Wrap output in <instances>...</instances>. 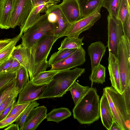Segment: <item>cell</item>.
<instances>
[{"label": "cell", "mask_w": 130, "mask_h": 130, "mask_svg": "<svg viewBox=\"0 0 130 130\" xmlns=\"http://www.w3.org/2000/svg\"><path fill=\"white\" fill-rule=\"evenodd\" d=\"M71 112L68 108L60 107L53 109L47 114V121H54L57 123L70 117Z\"/></svg>", "instance_id": "22"}, {"label": "cell", "mask_w": 130, "mask_h": 130, "mask_svg": "<svg viewBox=\"0 0 130 130\" xmlns=\"http://www.w3.org/2000/svg\"><path fill=\"white\" fill-rule=\"evenodd\" d=\"M121 130L119 124L115 121H114L111 126L110 130Z\"/></svg>", "instance_id": "44"}, {"label": "cell", "mask_w": 130, "mask_h": 130, "mask_svg": "<svg viewBox=\"0 0 130 130\" xmlns=\"http://www.w3.org/2000/svg\"><path fill=\"white\" fill-rule=\"evenodd\" d=\"M47 84L36 85L29 80L23 88L19 93L18 104L31 102L37 100L45 89Z\"/></svg>", "instance_id": "13"}, {"label": "cell", "mask_w": 130, "mask_h": 130, "mask_svg": "<svg viewBox=\"0 0 130 130\" xmlns=\"http://www.w3.org/2000/svg\"><path fill=\"white\" fill-rule=\"evenodd\" d=\"M1 1V0H0V1Z\"/></svg>", "instance_id": "47"}, {"label": "cell", "mask_w": 130, "mask_h": 130, "mask_svg": "<svg viewBox=\"0 0 130 130\" xmlns=\"http://www.w3.org/2000/svg\"><path fill=\"white\" fill-rule=\"evenodd\" d=\"M104 0H78L82 18L101 9Z\"/></svg>", "instance_id": "20"}, {"label": "cell", "mask_w": 130, "mask_h": 130, "mask_svg": "<svg viewBox=\"0 0 130 130\" xmlns=\"http://www.w3.org/2000/svg\"><path fill=\"white\" fill-rule=\"evenodd\" d=\"M120 0H104L103 7L106 9L109 14L117 17V8Z\"/></svg>", "instance_id": "33"}, {"label": "cell", "mask_w": 130, "mask_h": 130, "mask_svg": "<svg viewBox=\"0 0 130 130\" xmlns=\"http://www.w3.org/2000/svg\"><path fill=\"white\" fill-rule=\"evenodd\" d=\"M25 109H22L15 115L6 118L0 121V129L5 128L14 122Z\"/></svg>", "instance_id": "35"}, {"label": "cell", "mask_w": 130, "mask_h": 130, "mask_svg": "<svg viewBox=\"0 0 130 130\" xmlns=\"http://www.w3.org/2000/svg\"><path fill=\"white\" fill-rule=\"evenodd\" d=\"M85 71V69L79 68L60 71L47 84L45 91L37 100L62 97L72 84Z\"/></svg>", "instance_id": "4"}, {"label": "cell", "mask_w": 130, "mask_h": 130, "mask_svg": "<svg viewBox=\"0 0 130 130\" xmlns=\"http://www.w3.org/2000/svg\"><path fill=\"white\" fill-rule=\"evenodd\" d=\"M39 105V104L36 101L31 102L15 120L14 122L20 127V130H22L26 119L30 111Z\"/></svg>", "instance_id": "29"}, {"label": "cell", "mask_w": 130, "mask_h": 130, "mask_svg": "<svg viewBox=\"0 0 130 130\" xmlns=\"http://www.w3.org/2000/svg\"><path fill=\"white\" fill-rule=\"evenodd\" d=\"M108 100L114 120L121 130H130V87L121 94L113 88L103 89Z\"/></svg>", "instance_id": "1"}, {"label": "cell", "mask_w": 130, "mask_h": 130, "mask_svg": "<svg viewBox=\"0 0 130 130\" xmlns=\"http://www.w3.org/2000/svg\"><path fill=\"white\" fill-rule=\"evenodd\" d=\"M11 57L17 60L27 70L29 66V51L28 48L23 47L20 44L15 46L12 52Z\"/></svg>", "instance_id": "21"}, {"label": "cell", "mask_w": 130, "mask_h": 130, "mask_svg": "<svg viewBox=\"0 0 130 130\" xmlns=\"http://www.w3.org/2000/svg\"><path fill=\"white\" fill-rule=\"evenodd\" d=\"M100 10L83 17L79 20L71 24L65 36L78 37L82 33L89 29L100 19Z\"/></svg>", "instance_id": "11"}, {"label": "cell", "mask_w": 130, "mask_h": 130, "mask_svg": "<svg viewBox=\"0 0 130 130\" xmlns=\"http://www.w3.org/2000/svg\"><path fill=\"white\" fill-rule=\"evenodd\" d=\"M47 108L44 106L32 109L30 111L24 124L22 130H35L45 119Z\"/></svg>", "instance_id": "14"}, {"label": "cell", "mask_w": 130, "mask_h": 130, "mask_svg": "<svg viewBox=\"0 0 130 130\" xmlns=\"http://www.w3.org/2000/svg\"><path fill=\"white\" fill-rule=\"evenodd\" d=\"M33 8L32 0H15L10 19V28L22 25Z\"/></svg>", "instance_id": "9"}, {"label": "cell", "mask_w": 130, "mask_h": 130, "mask_svg": "<svg viewBox=\"0 0 130 130\" xmlns=\"http://www.w3.org/2000/svg\"><path fill=\"white\" fill-rule=\"evenodd\" d=\"M86 52L82 46L62 61L51 66V70L59 71L70 69L83 64L86 61Z\"/></svg>", "instance_id": "12"}, {"label": "cell", "mask_w": 130, "mask_h": 130, "mask_svg": "<svg viewBox=\"0 0 130 130\" xmlns=\"http://www.w3.org/2000/svg\"><path fill=\"white\" fill-rule=\"evenodd\" d=\"M122 25L124 35L130 40V12L128 13Z\"/></svg>", "instance_id": "37"}, {"label": "cell", "mask_w": 130, "mask_h": 130, "mask_svg": "<svg viewBox=\"0 0 130 130\" xmlns=\"http://www.w3.org/2000/svg\"><path fill=\"white\" fill-rule=\"evenodd\" d=\"M60 71L50 70L42 72L30 80L36 85L48 84L52 80L54 76Z\"/></svg>", "instance_id": "24"}, {"label": "cell", "mask_w": 130, "mask_h": 130, "mask_svg": "<svg viewBox=\"0 0 130 130\" xmlns=\"http://www.w3.org/2000/svg\"><path fill=\"white\" fill-rule=\"evenodd\" d=\"M76 49H63L58 50L53 53L48 61L49 67L65 59L71 54Z\"/></svg>", "instance_id": "28"}, {"label": "cell", "mask_w": 130, "mask_h": 130, "mask_svg": "<svg viewBox=\"0 0 130 130\" xmlns=\"http://www.w3.org/2000/svg\"><path fill=\"white\" fill-rule=\"evenodd\" d=\"M105 67L100 64L93 71L89 76V80L91 82L92 87L93 83L103 84L105 81L106 77Z\"/></svg>", "instance_id": "26"}, {"label": "cell", "mask_w": 130, "mask_h": 130, "mask_svg": "<svg viewBox=\"0 0 130 130\" xmlns=\"http://www.w3.org/2000/svg\"><path fill=\"white\" fill-rule=\"evenodd\" d=\"M15 0H1L0 2V28H10V19Z\"/></svg>", "instance_id": "19"}, {"label": "cell", "mask_w": 130, "mask_h": 130, "mask_svg": "<svg viewBox=\"0 0 130 130\" xmlns=\"http://www.w3.org/2000/svg\"><path fill=\"white\" fill-rule=\"evenodd\" d=\"M100 96L96 88L90 87L73 109L74 118L81 124H91L100 117Z\"/></svg>", "instance_id": "3"}, {"label": "cell", "mask_w": 130, "mask_h": 130, "mask_svg": "<svg viewBox=\"0 0 130 130\" xmlns=\"http://www.w3.org/2000/svg\"><path fill=\"white\" fill-rule=\"evenodd\" d=\"M15 37L12 38H6L0 40V52L9 45L14 39Z\"/></svg>", "instance_id": "42"}, {"label": "cell", "mask_w": 130, "mask_h": 130, "mask_svg": "<svg viewBox=\"0 0 130 130\" xmlns=\"http://www.w3.org/2000/svg\"><path fill=\"white\" fill-rule=\"evenodd\" d=\"M14 59L11 56L0 65V73L6 72L12 62Z\"/></svg>", "instance_id": "40"}, {"label": "cell", "mask_w": 130, "mask_h": 130, "mask_svg": "<svg viewBox=\"0 0 130 130\" xmlns=\"http://www.w3.org/2000/svg\"><path fill=\"white\" fill-rule=\"evenodd\" d=\"M58 38L54 35L43 37L30 48L28 72L30 80L49 67L47 60L54 43Z\"/></svg>", "instance_id": "2"}, {"label": "cell", "mask_w": 130, "mask_h": 130, "mask_svg": "<svg viewBox=\"0 0 130 130\" xmlns=\"http://www.w3.org/2000/svg\"><path fill=\"white\" fill-rule=\"evenodd\" d=\"M16 72H4L0 73V89L9 84L16 78Z\"/></svg>", "instance_id": "34"}, {"label": "cell", "mask_w": 130, "mask_h": 130, "mask_svg": "<svg viewBox=\"0 0 130 130\" xmlns=\"http://www.w3.org/2000/svg\"><path fill=\"white\" fill-rule=\"evenodd\" d=\"M16 72L15 85L19 93L29 80L28 73L26 69L22 65Z\"/></svg>", "instance_id": "27"}, {"label": "cell", "mask_w": 130, "mask_h": 130, "mask_svg": "<svg viewBox=\"0 0 130 130\" xmlns=\"http://www.w3.org/2000/svg\"><path fill=\"white\" fill-rule=\"evenodd\" d=\"M22 35L20 33L9 45L0 52V61L6 58L11 55L14 47L21 38Z\"/></svg>", "instance_id": "32"}, {"label": "cell", "mask_w": 130, "mask_h": 130, "mask_svg": "<svg viewBox=\"0 0 130 130\" xmlns=\"http://www.w3.org/2000/svg\"><path fill=\"white\" fill-rule=\"evenodd\" d=\"M106 51V47L101 41L92 43L88 47L87 51L91 60V71L100 64Z\"/></svg>", "instance_id": "16"}, {"label": "cell", "mask_w": 130, "mask_h": 130, "mask_svg": "<svg viewBox=\"0 0 130 130\" xmlns=\"http://www.w3.org/2000/svg\"><path fill=\"white\" fill-rule=\"evenodd\" d=\"M100 114L103 126L110 130L114 118L107 98L104 92L100 100Z\"/></svg>", "instance_id": "18"}, {"label": "cell", "mask_w": 130, "mask_h": 130, "mask_svg": "<svg viewBox=\"0 0 130 130\" xmlns=\"http://www.w3.org/2000/svg\"><path fill=\"white\" fill-rule=\"evenodd\" d=\"M84 37H67L62 41L58 50L63 49H76L80 48L84 45L83 42Z\"/></svg>", "instance_id": "25"}, {"label": "cell", "mask_w": 130, "mask_h": 130, "mask_svg": "<svg viewBox=\"0 0 130 130\" xmlns=\"http://www.w3.org/2000/svg\"><path fill=\"white\" fill-rule=\"evenodd\" d=\"M17 97L14 98L7 108L0 115V122L2 121L8 115L16 102Z\"/></svg>", "instance_id": "39"}, {"label": "cell", "mask_w": 130, "mask_h": 130, "mask_svg": "<svg viewBox=\"0 0 130 130\" xmlns=\"http://www.w3.org/2000/svg\"><path fill=\"white\" fill-rule=\"evenodd\" d=\"M4 129L5 130H20V127L17 124L12 123Z\"/></svg>", "instance_id": "43"}, {"label": "cell", "mask_w": 130, "mask_h": 130, "mask_svg": "<svg viewBox=\"0 0 130 130\" xmlns=\"http://www.w3.org/2000/svg\"><path fill=\"white\" fill-rule=\"evenodd\" d=\"M58 5L70 24L82 18L78 0H62Z\"/></svg>", "instance_id": "15"}, {"label": "cell", "mask_w": 130, "mask_h": 130, "mask_svg": "<svg viewBox=\"0 0 130 130\" xmlns=\"http://www.w3.org/2000/svg\"><path fill=\"white\" fill-rule=\"evenodd\" d=\"M108 69L111 87L121 94L118 60L116 56L109 52Z\"/></svg>", "instance_id": "17"}, {"label": "cell", "mask_w": 130, "mask_h": 130, "mask_svg": "<svg viewBox=\"0 0 130 130\" xmlns=\"http://www.w3.org/2000/svg\"><path fill=\"white\" fill-rule=\"evenodd\" d=\"M19 92L18 91L13 93L7 96L0 104V115L7 108L12 99L17 97Z\"/></svg>", "instance_id": "36"}, {"label": "cell", "mask_w": 130, "mask_h": 130, "mask_svg": "<svg viewBox=\"0 0 130 130\" xmlns=\"http://www.w3.org/2000/svg\"><path fill=\"white\" fill-rule=\"evenodd\" d=\"M107 20L108 39L107 46L109 52L116 57L118 44L121 37L124 35L122 24L118 17L109 14Z\"/></svg>", "instance_id": "8"}, {"label": "cell", "mask_w": 130, "mask_h": 130, "mask_svg": "<svg viewBox=\"0 0 130 130\" xmlns=\"http://www.w3.org/2000/svg\"><path fill=\"white\" fill-rule=\"evenodd\" d=\"M21 65L18 61L16 59H14L11 65L6 70V72H16Z\"/></svg>", "instance_id": "41"}, {"label": "cell", "mask_w": 130, "mask_h": 130, "mask_svg": "<svg viewBox=\"0 0 130 130\" xmlns=\"http://www.w3.org/2000/svg\"><path fill=\"white\" fill-rule=\"evenodd\" d=\"M31 103L29 102L24 104H18L16 102L6 118L14 115L21 110L25 109Z\"/></svg>", "instance_id": "38"}, {"label": "cell", "mask_w": 130, "mask_h": 130, "mask_svg": "<svg viewBox=\"0 0 130 130\" xmlns=\"http://www.w3.org/2000/svg\"><path fill=\"white\" fill-rule=\"evenodd\" d=\"M127 1L129 6H130V0H127Z\"/></svg>", "instance_id": "46"}, {"label": "cell", "mask_w": 130, "mask_h": 130, "mask_svg": "<svg viewBox=\"0 0 130 130\" xmlns=\"http://www.w3.org/2000/svg\"><path fill=\"white\" fill-rule=\"evenodd\" d=\"M117 17L122 24L129 12H130V6L127 0H120L117 10Z\"/></svg>", "instance_id": "30"}, {"label": "cell", "mask_w": 130, "mask_h": 130, "mask_svg": "<svg viewBox=\"0 0 130 130\" xmlns=\"http://www.w3.org/2000/svg\"><path fill=\"white\" fill-rule=\"evenodd\" d=\"M116 57L122 94L130 87V40L124 35L122 36L118 44Z\"/></svg>", "instance_id": "6"}, {"label": "cell", "mask_w": 130, "mask_h": 130, "mask_svg": "<svg viewBox=\"0 0 130 130\" xmlns=\"http://www.w3.org/2000/svg\"><path fill=\"white\" fill-rule=\"evenodd\" d=\"M45 13L48 21L57 26L54 32V35L58 39L65 36L71 24L69 22L58 5L50 7Z\"/></svg>", "instance_id": "7"}, {"label": "cell", "mask_w": 130, "mask_h": 130, "mask_svg": "<svg viewBox=\"0 0 130 130\" xmlns=\"http://www.w3.org/2000/svg\"><path fill=\"white\" fill-rule=\"evenodd\" d=\"M56 25L48 21L46 14L41 15L39 19L21 36L23 47L31 48L43 36L54 35Z\"/></svg>", "instance_id": "5"}, {"label": "cell", "mask_w": 130, "mask_h": 130, "mask_svg": "<svg viewBox=\"0 0 130 130\" xmlns=\"http://www.w3.org/2000/svg\"><path fill=\"white\" fill-rule=\"evenodd\" d=\"M32 9L26 21L20 27V33L22 35L39 19L41 13H45L49 8L57 4L60 0H32Z\"/></svg>", "instance_id": "10"}, {"label": "cell", "mask_w": 130, "mask_h": 130, "mask_svg": "<svg viewBox=\"0 0 130 130\" xmlns=\"http://www.w3.org/2000/svg\"><path fill=\"white\" fill-rule=\"evenodd\" d=\"M16 78L9 84L0 89V104L8 95L17 91H18L16 86Z\"/></svg>", "instance_id": "31"}, {"label": "cell", "mask_w": 130, "mask_h": 130, "mask_svg": "<svg viewBox=\"0 0 130 130\" xmlns=\"http://www.w3.org/2000/svg\"><path fill=\"white\" fill-rule=\"evenodd\" d=\"M90 88L89 86H84L76 81L71 85L68 90L71 94L75 105L82 99Z\"/></svg>", "instance_id": "23"}, {"label": "cell", "mask_w": 130, "mask_h": 130, "mask_svg": "<svg viewBox=\"0 0 130 130\" xmlns=\"http://www.w3.org/2000/svg\"><path fill=\"white\" fill-rule=\"evenodd\" d=\"M11 55L9 56V57H8V58H6L3 60H1V61H0V65L4 61H5V60H6L9 57H10L11 56Z\"/></svg>", "instance_id": "45"}]
</instances>
